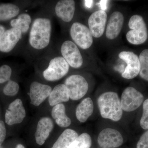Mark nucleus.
Instances as JSON below:
<instances>
[{
  "label": "nucleus",
  "mask_w": 148,
  "mask_h": 148,
  "mask_svg": "<svg viewBox=\"0 0 148 148\" xmlns=\"http://www.w3.org/2000/svg\"><path fill=\"white\" fill-rule=\"evenodd\" d=\"M51 24L48 18H38L33 22L29 36V42L33 48L41 50L50 42Z\"/></svg>",
  "instance_id": "obj_1"
},
{
  "label": "nucleus",
  "mask_w": 148,
  "mask_h": 148,
  "mask_svg": "<svg viewBox=\"0 0 148 148\" xmlns=\"http://www.w3.org/2000/svg\"><path fill=\"white\" fill-rule=\"evenodd\" d=\"M97 102L102 117L114 121L120 120L123 110L117 93L112 91L104 92L99 96Z\"/></svg>",
  "instance_id": "obj_2"
},
{
  "label": "nucleus",
  "mask_w": 148,
  "mask_h": 148,
  "mask_svg": "<svg viewBox=\"0 0 148 148\" xmlns=\"http://www.w3.org/2000/svg\"><path fill=\"white\" fill-rule=\"evenodd\" d=\"M128 27L130 31L126 34L127 41L134 45H140L147 39V28L144 18L138 14L133 15L130 19Z\"/></svg>",
  "instance_id": "obj_3"
},
{
  "label": "nucleus",
  "mask_w": 148,
  "mask_h": 148,
  "mask_svg": "<svg viewBox=\"0 0 148 148\" xmlns=\"http://www.w3.org/2000/svg\"><path fill=\"white\" fill-rule=\"evenodd\" d=\"M70 66L62 56L54 57L51 60L47 68L43 72V76L48 81H58L69 73Z\"/></svg>",
  "instance_id": "obj_4"
},
{
  "label": "nucleus",
  "mask_w": 148,
  "mask_h": 148,
  "mask_svg": "<svg viewBox=\"0 0 148 148\" xmlns=\"http://www.w3.org/2000/svg\"><path fill=\"white\" fill-rule=\"evenodd\" d=\"M68 89L70 98L77 101L84 97L88 89L87 82L83 77L73 75L68 77L64 82Z\"/></svg>",
  "instance_id": "obj_5"
},
{
  "label": "nucleus",
  "mask_w": 148,
  "mask_h": 148,
  "mask_svg": "<svg viewBox=\"0 0 148 148\" xmlns=\"http://www.w3.org/2000/svg\"><path fill=\"white\" fill-rule=\"evenodd\" d=\"M70 34L75 44L82 49L89 48L93 43V38L89 28L79 22L72 24Z\"/></svg>",
  "instance_id": "obj_6"
},
{
  "label": "nucleus",
  "mask_w": 148,
  "mask_h": 148,
  "mask_svg": "<svg viewBox=\"0 0 148 148\" xmlns=\"http://www.w3.org/2000/svg\"><path fill=\"white\" fill-rule=\"evenodd\" d=\"M144 100L143 94L134 88H126L123 92L121 101L123 111L131 112L138 109Z\"/></svg>",
  "instance_id": "obj_7"
},
{
  "label": "nucleus",
  "mask_w": 148,
  "mask_h": 148,
  "mask_svg": "<svg viewBox=\"0 0 148 148\" xmlns=\"http://www.w3.org/2000/svg\"><path fill=\"white\" fill-rule=\"evenodd\" d=\"M62 57L69 66L74 69H79L83 64V59L76 45L73 42L66 40L61 45Z\"/></svg>",
  "instance_id": "obj_8"
},
{
  "label": "nucleus",
  "mask_w": 148,
  "mask_h": 148,
  "mask_svg": "<svg viewBox=\"0 0 148 148\" xmlns=\"http://www.w3.org/2000/svg\"><path fill=\"white\" fill-rule=\"evenodd\" d=\"M119 57L127 64L124 71L121 74L123 78L131 79L137 76L140 71V64L138 56L130 51H123Z\"/></svg>",
  "instance_id": "obj_9"
},
{
  "label": "nucleus",
  "mask_w": 148,
  "mask_h": 148,
  "mask_svg": "<svg viewBox=\"0 0 148 148\" xmlns=\"http://www.w3.org/2000/svg\"><path fill=\"white\" fill-rule=\"evenodd\" d=\"M98 142L102 148H115L122 145L123 139L118 130L113 128H106L99 133Z\"/></svg>",
  "instance_id": "obj_10"
},
{
  "label": "nucleus",
  "mask_w": 148,
  "mask_h": 148,
  "mask_svg": "<svg viewBox=\"0 0 148 148\" xmlns=\"http://www.w3.org/2000/svg\"><path fill=\"white\" fill-rule=\"evenodd\" d=\"M26 116L25 109L21 99H16L10 104L6 111V123L9 125L21 123Z\"/></svg>",
  "instance_id": "obj_11"
},
{
  "label": "nucleus",
  "mask_w": 148,
  "mask_h": 148,
  "mask_svg": "<svg viewBox=\"0 0 148 148\" xmlns=\"http://www.w3.org/2000/svg\"><path fill=\"white\" fill-rule=\"evenodd\" d=\"M107 17V13L103 10L95 12L89 16L88 27L92 36L99 38L103 36L105 32Z\"/></svg>",
  "instance_id": "obj_12"
},
{
  "label": "nucleus",
  "mask_w": 148,
  "mask_h": 148,
  "mask_svg": "<svg viewBox=\"0 0 148 148\" xmlns=\"http://www.w3.org/2000/svg\"><path fill=\"white\" fill-rule=\"evenodd\" d=\"M52 88L48 85L33 82L30 87L29 96L31 103L35 106L40 105L49 97Z\"/></svg>",
  "instance_id": "obj_13"
},
{
  "label": "nucleus",
  "mask_w": 148,
  "mask_h": 148,
  "mask_svg": "<svg viewBox=\"0 0 148 148\" xmlns=\"http://www.w3.org/2000/svg\"><path fill=\"white\" fill-rule=\"evenodd\" d=\"M22 35L21 31L16 28L5 31L0 39V51L4 53L10 52L21 39Z\"/></svg>",
  "instance_id": "obj_14"
},
{
  "label": "nucleus",
  "mask_w": 148,
  "mask_h": 148,
  "mask_svg": "<svg viewBox=\"0 0 148 148\" xmlns=\"http://www.w3.org/2000/svg\"><path fill=\"white\" fill-rule=\"evenodd\" d=\"M124 20V16L120 12H114L112 14L106 30V36L108 39L114 40L118 36L122 29Z\"/></svg>",
  "instance_id": "obj_15"
},
{
  "label": "nucleus",
  "mask_w": 148,
  "mask_h": 148,
  "mask_svg": "<svg viewBox=\"0 0 148 148\" xmlns=\"http://www.w3.org/2000/svg\"><path fill=\"white\" fill-rule=\"evenodd\" d=\"M75 10V3L73 0H61L56 5V15L64 22H70L73 18Z\"/></svg>",
  "instance_id": "obj_16"
},
{
  "label": "nucleus",
  "mask_w": 148,
  "mask_h": 148,
  "mask_svg": "<svg viewBox=\"0 0 148 148\" xmlns=\"http://www.w3.org/2000/svg\"><path fill=\"white\" fill-rule=\"evenodd\" d=\"M53 123L50 118L45 117L39 121L35 132L36 142L38 145H42L48 138L53 130Z\"/></svg>",
  "instance_id": "obj_17"
},
{
  "label": "nucleus",
  "mask_w": 148,
  "mask_h": 148,
  "mask_svg": "<svg viewBox=\"0 0 148 148\" xmlns=\"http://www.w3.org/2000/svg\"><path fill=\"white\" fill-rule=\"evenodd\" d=\"M68 89L64 84L57 85L51 90L49 96V103L51 106L67 102L70 100Z\"/></svg>",
  "instance_id": "obj_18"
},
{
  "label": "nucleus",
  "mask_w": 148,
  "mask_h": 148,
  "mask_svg": "<svg viewBox=\"0 0 148 148\" xmlns=\"http://www.w3.org/2000/svg\"><path fill=\"white\" fill-rule=\"evenodd\" d=\"M94 105L92 99L90 98H84L79 104L76 110L77 119L81 123L85 122L92 114Z\"/></svg>",
  "instance_id": "obj_19"
},
{
  "label": "nucleus",
  "mask_w": 148,
  "mask_h": 148,
  "mask_svg": "<svg viewBox=\"0 0 148 148\" xmlns=\"http://www.w3.org/2000/svg\"><path fill=\"white\" fill-rule=\"evenodd\" d=\"M51 116L60 127H68L71 123V120L66 115L65 106L62 103L53 107L51 110Z\"/></svg>",
  "instance_id": "obj_20"
},
{
  "label": "nucleus",
  "mask_w": 148,
  "mask_h": 148,
  "mask_svg": "<svg viewBox=\"0 0 148 148\" xmlns=\"http://www.w3.org/2000/svg\"><path fill=\"white\" fill-rule=\"evenodd\" d=\"M78 137L77 132L71 129H67L62 132L51 148H68Z\"/></svg>",
  "instance_id": "obj_21"
},
{
  "label": "nucleus",
  "mask_w": 148,
  "mask_h": 148,
  "mask_svg": "<svg viewBox=\"0 0 148 148\" xmlns=\"http://www.w3.org/2000/svg\"><path fill=\"white\" fill-rule=\"evenodd\" d=\"M32 18L27 13L20 14L17 18L12 19L10 25L12 28H16L21 31L22 34H25L29 31L32 23Z\"/></svg>",
  "instance_id": "obj_22"
},
{
  "label": "nucleus",
  "mask_w": 148,
  "mask_h": 148,
  "mask_svg": "<svg viewBox=\"0 0 148 148\" xmlns=\"http://www.w3.org/2000/svg\"><path fill=\"white\" fill-rule=\"evenodd\" d=\"M20 12L19 8L11 3L0 4V21L9 20L15 17Z\"/></svg>",
  "instance_id": "obj_23"
},
{
  "label": "nucleus",
  "mask_w": 148,
  "mask_h": 148,
  "mask_svg": "<svg viewBox=\"0 0 148 148\" xmlns=\"http://www.w3.org/2000/svg\"><path fill=\"white\" fill-rule=\"evenodd\" d=\"M92 145V140L89 134H81L71 144L68 148H90Z\"/></svg>",
  "instance_id": "obj_24"
},
{
  "label": "nucleus",
  "mask_w": 148,
  "mask_h": 148,
  "mask_svg": "<svg viewBox=\"0 0 148 148\" xmlns=\"http://www.w3.org/2000/svg\"><path fill=\"white\" fill-rule=\"evenodd\" d=\"M139 58L140 64L139 75L143 79L148 81V49L143 50Z\"/></svg>",
  "instance_id": "obj_25"
},
{
  "label": "nucleus",
  "mask_w": 148,
  "mask_h": 148,
  "mask_svg": "<svg viewBox=\"0 0 148 148\" xmlns=\"http://www.w3.org/2000/svg\"><path fill=\"white\" fill-rule=\"evenodd\" d=\"M19 85L15 82L9 80L3 89L5 95L8 96H14L18 93L19 90Z\"/></svg>",
  "instance_id": "obj_26"
},
{
  "label": "nucleus",
  "mask_w": 148,
  "mask_h": 148,
  "mask_svg": "<svg viewBox=\"0 0 148 148\" xmlns=\"http://www.w3.org/2000/svg\"><path fill=\"white\" fill-rule=\"evenodd\" d=\"M140 125L143 129L148 130V98L143 104V113L140 121Z\"/></svg>",
  "instance_id": "obj_27"
},
{
  "label": "nucleus",
  "mask_w": 148,
  "mask_h": 148,
  "mask_svg": "<svg viewBox=\"0 0 148 148\" xmlns=\"http://www.w3.org/2000/svg\"><path fill=\"white\" fill-rule=\"evenodd\" d=\"M12 71L8 65H4L0 67V84L9 81Z\"/></svg>",
  "instance_id": "obj_28"
},
{
  "label": "nucleus",
  "mask_w": 148,
  "mask_h": 148,
  "mask_svg": "<svg viewBox=\"0 0 148 148\" xmlns=\"http://www.w3.org/2000/svg\"><path fill=\"white\" fill-rule=\"evenodd\" d=\"M137 148H148V130L141 136L137 144Z\"/></svg>",
  "instance_id": "obj_29"
},
{
  "label": "nucleus",
  "mask_w": 148,
  "mask_h": 148,
  "mask_svg": "<svg viewBox=\"0 0 148 148\" xmlns=\"http://www.w3.org/2000/svg\"><path fill=\"white\" fill-rule=\"evenodd\" d=\"M6 128L4 123L0 121V147L4 141L6 137Z\"/></svg>",
  "instance_id": "obj_30"
},
{
  "label": "nucleus",
  "mask_w": 148,
  "mask_h": 148,
  "mask_svg": "<svg viewBox=\"0 0 148 148\" xmlns=\"http://www.w3.org/2000/svg\"><path fill=\"white\" fill-rule=\"evenodd\" d=\"M5 31V29L4 27L2 25H0V39Z\"/></svg>",
  "instance_id": "obj_31"
},
{
  "label": "nucleus",
  "mask_w": 148,
  "mask_h": 148,
  "mask_svg": "<svg viewBox=\"0 0 148 148\" xmlns=\"http://www.w3.org/2000/svg\"><path fill=\"white\" fill-rule=\"evenodd\" d=\"M16 148H25V147H24V146L22 145L18 144V145H17V146H16Z\"/></svg>",
  "instance_id": "obj_32"
},
{
  "label": "nucleus",
  "mask_w": 148,
  "mask_h": 148,
  "mask_svg": "<svg viewBox=\"0 0 148 148\" xmlns=\"http://www.w3.org/2000/svg\"><path fill=\"white\" fill-rule=\"evenodd\" d=\"M0 148H2L1 147H0Z\"/></svg>",
  "instance_id": "obj_33"
}]
</instances>
